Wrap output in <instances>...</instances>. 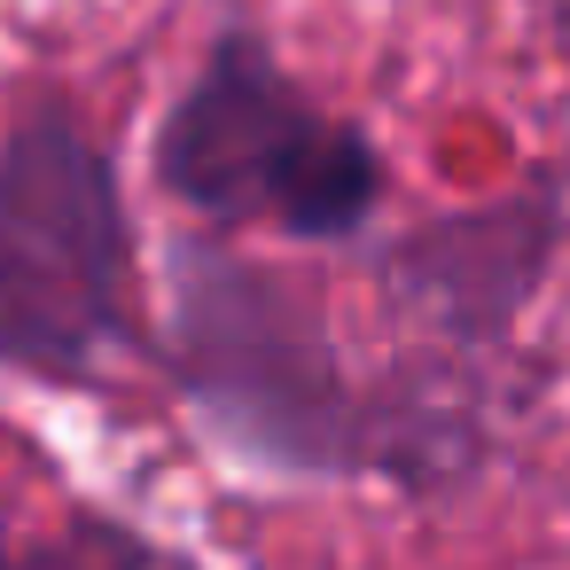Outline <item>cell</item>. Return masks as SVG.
<instances>
[{
  "label": "cell",
  "instance_id": "3",
  "mask_svg": "<svg viewBox=\"0 0 570 570\" xmlns=\"http://www.w3.org/2000/svg\"><path fill=\"white\" fill-rule=\"evenodd\" d=\"M0 570H149V554H134L110 531H63V539H32L0 523Z\"/></svg>",
  "mask_w": 570,
  "mask_h": 570
},
{
  "label": "cell",
  "instance_id": "2",
  "mask_svg": "<svg viewBox=\"0 0 570 570\" xmlns=\"http://www.w3.org/2000/svg\"><path fill=\"white\" fill-rule=\"evenodd\" d=\"M165 173L188 204L227 219H274L297 235H336L367 212V149L313 118L258 56H219L165 134Z\"/></svg>",
  "mask_w": 570,
  "mask_h": 570
},
{
  "label": "cell",
  "instance_id": "1",
  "mask_svg": "<svg viewBox=\"0 0 570 570\" xmlns=\"http://www.w3.org/2000/svg\"><path fill=\"white\" fill-rule=\"evenodd\" d=\"M118 196L71 126L0 149V352L87 367L118 328Z\"/></svg>",
  "mask_w": 570,
  "mask_h": 570
}]
</instances>
